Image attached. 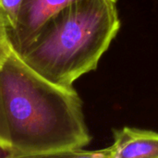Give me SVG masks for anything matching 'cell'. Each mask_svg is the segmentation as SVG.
Wrapping results in <instances>:
<instances>
[{"label":"cell","instance_id":"cell-1","mask_svg":"<svg viewBox=\"0 0 158 158\" xmlns=\"http://www.w3.org/2000/svg\"><path fill=\"white\" fill-rule=\"evenodd\" d=\"M92 141L82 101L13 50L0 63V149L8 157L71 156Z\"/></svg>","mask_w":158,"mask_h":158},{"label":"cell","instance_id":"cell-2","mask_svg":"<svg viewBox=\"0 0 158 158\" xmlns=\"http://www.w3.org/2000/svg\"><path fill=\"white\" fill-rule=\"evenodd\" d=\"M120 25L118 0H78L54 15L18 55L44 79L73 87L97 69Z\"/></svg>","mask_w":158,"mask_h":158},{"label":"cell","instance_id":"cell-3","mask_svg":"<svg viewBox=\"0 0 158 158\" xmlns=\"http://www.w3.org/2000/svg\"><path fill=\"white\" fill-rule=\"evenodd\" d=\"M78 0H22L14 26L7 30L10 46L20 54L56 13Z\"/></svg>","mask_w":158,"mask_h":158},{"label":"cell","instance_id":"cell-4","mask_svg":"<svg viewBox=\"0 0 158 158\" xmlns=\"http://www.w3.org/2000/svg\"><path fill=\"white\" fill-rule=\"evenodd\" d=\"M70 157L158 158V132L131 127L113 130V143L95 151L80 150Z\"/></svg>","mask_w":158,"mask_h":158},{"label":"cell","instance_id":"cell-5","mask_svg":"<svg viewBox=\"0 0 158 158\" xmlns=\"http://www.w3.org/2000/svg\"><path fill=\"white\" fill-rule=\"evenodd\" d=\"M21 1L22 0H0V9L6 19L7 30L11 29L16 22Z\"/></svg>","mask_w":158,"mask_h":158},{"label":"cell","instance_id":"cell-6","mask_svg":"<svg viewBox=\"0 0 158 158\" xmlns=\"http://www.w3.org/2000/svg\"><path fill=\"white\" fill-rule=\"evenodd\" d=\"M12 50L8 36H7V25L6 19L0 9V63L8 56Z\"/></svg>","mask_w":158,"mask_h":158}]
</instances>
